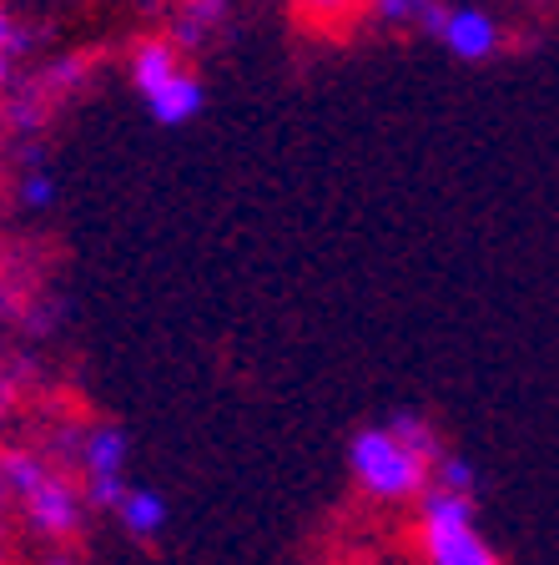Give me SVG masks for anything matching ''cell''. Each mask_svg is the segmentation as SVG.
I'll return each mask as SVG.
<instances>
[{"instance_id": "6da1fadb", "label": "cell", "mask_w": 559, "mask_h": 565, "mask_svg": "<svg viewBox=\"0 0 559 565\" xmlns=\"http://www.w3.org/2000/svg\"><path fill=\"white\" fill-rule=\"evenodd\" d=\"M348 475L378 505L419 500L433 484V465L423 455H413L388 424H368V429H358V435L348 439Z\"/></svg>"}, {"instance_id": "7a4b0ae2", "label": "cell", "mask_w": 559, "mask_h": 565, "mask_svg": "<svg viewBox=\"0 0 559 565\" xmlns=\"http://www.w3.org/2000/svg\"><path fill=\"white\" fill-rule=\"evenodd\" d=\"M439 46L449 51V56L459 61H490L499 56L504 46V25L494 21L490 11H479V6H449V15H443V31H439Z\"/></svg>"}, {"instance_id": "3957f363", "label": "cell", "mask_w": 559, "mask_h": 565, "mask_svg": "<svg viewBox=\"0 0 559 565\" xmlns=\"http://www.w3.org/2000/svg\"><path fill=\"white\" fill-rule=\"evenodd\" d=\"M82 490L71 480H61V475H51L46 484L35 494H25V520H31L41 535H51V541H71L76 530H82Z\"/></svg>"}, {"instance_id": "277c9868", "label": "cell", "mask_w": 559, "mask_h": 565, "mask_svg": "<svg viewBox=\"0 0 559 565\" xmlns=\"http://www.w3.org/2000/svg\"><path fill=\"white\" fill-rule=\"evenodd\" d=\"M423 565H499L474 525H419Z\"/></svg>"}, {"instance_id": "5b68a950", "label": "cell", "mask_w": 559, "mask_h": 565, "mask_svg": "<svg viewBox=\"0 0 559 565\" xmlns=\"http://www.w3.org/2000/svg\"><path fill=\"white\" fill-rule=\"evenodd\" d=\"M176 71H186V61H182V46H176L172 35H147V41H137L127 56V76L141 96H152L157 86H166Z\"/></svg>"}, {"instance_id": "8992f818", "label": "cell", "mask_w": 559, "mask_h": 565, "mask_svg": "<svg viewBox=\"0 0 559 565\" xmlns=\"http://www.w3.org/2000/svg\"><path fill=\"white\" fill-rule=\"evenodd\" d=\"M202 106H207V86H202V76L192 66L176 71L172 82L147 96V111H152V121H162V127H186Z\"/></svg>"}, {"instance_id": "52a82bcc", "label": "cell", "mask_w": 559, "mask_h": 565, "mask_svg": "<svg viewBox=\"0 0 559 565\" xmlns=\"http://www.w3.org/2000/svg\"><path fill=\"white\" fill-rule=\"evenodd\" d=\"M127 435H121L117 424H96V429H86L82 435V470L86 480H127Z\"/></svg>"}, {"instance_id": "ba28073f", "label": "cell", "mask_w": 559, "mask_h": 565, "mask_svg": "<svg viewBox=\"0 0 559 565\" xmlns=\"http://www.w3.org/2000/svg\"><path fill=\"white\" fill-rule=\"evenodd\" d=\"M117 520L137 535V541H157L166 525V500L157 490H147V484H131L127 500L117 505Z\"/></svg>"}, {"instance_id": "9c48e42d", "label": "cell", "mask_w": 559, "mask_h": 565, "mask_svg": "<svg viewBox=\"0 0 559 565\" xmlns=\"http://www.w3.org/2000/svg\"><path fill=\"white\" fill-rule=\"evenodd\" d=\"M419 525H474V494L429 484L419 494Z\"/></svg>"}, {"instance_id": "30bf717a", "label": "cell", "mask_w": 559, "mask_h": 565, "mask_svg": "<svg viewBox=\"0 0 559 565\" xmlns=\"http://www.w3.org/2000/svg\"><path fill=\"white\" fill-rule=\"evenodd\" d=\"M227 21V0H186L182 21H176V46H202L217 25Z\"/></svg>"}, {"instance_id": "8fae6325", "label": "cell", "mask_w": 559, "mask_h": 565, "mask_svg": "<svg viewBox=\"0 0 559 565\" xmlns=\"http://www.w3.org/2000/svg\"><path fill=\"white\" fill-rule=\"evenodd\" d=\"M0 480H6V490L11 494H35L41 484L51 480V470H46V459L41 455H31V449H11V455H0Z\"/></svg>"}, {"instance_id": "7c38bea8", "label": "cell", "mask_w": 559, "mask_h": 565, "mask_svg": "<svg viewBox=\"0 0 559 565\" xmlns=\"http://www.w3.org/2000/svg\"><path fill=\"white\" fill-rule=\"evenodd\" d=\"M388 429H394L398 439H404L408 449H413V455H423L433 465V470H439V459H443V449H439V435H433V424L423 419V414H394V419H388Z\"/></svg>"}, {"instance_id": "4fadbf2b", "label": "cell", "mask_w": 559, "mask_h": 565, "mask_svg": "<svg viewBox=\"0 0 559 565\" xmlns=\"http://www.w3.org/2000/svg\"><path fill=\"white\" fill-rule=\"evenodd\" d=\"M429 0H368V15L378 25H388V31H404V25H413L419 31V15Z\"/></svg>"}, {"instance_id": "5bb4252c", "label": "cell", "mask_w": 559, "mask_h": 565, "mask_svg": "<svg viewBox=\"0 0 559 565\" xmlns=\"http://www.w3.org/2000/svg\"><path fill=\"white\" fill-rule=\"evenodd\" d=\"M358 6H368V0H292V11L303 15L308 25H338V21H348Z\"/></svg>"}, {"instance_id": "9a60e30c", "label": "cell", "mask_w": 559, "mask_h": 565, "mask_svg": "<svg viewBox=\"0 0 559 565\" xmlns=\"http://www.w3.org/2000/svg\"><path fill=\"white\" fill-rule=\"evenodd\" d=\"M433 475H439L433 484H443V490H459V494H474V484H479L474 480V465H469V459H459V455H443Z\"/></svg>"}, {"instance_id": "2e32d148", "label": "cell", "mask_w": 559, "mask_h": 565, "mask_svg": "<svg viewBox=\"0 0 559 565\" xmlns=\"http://www.w3.org/2000/svg\"><path fill=\"white\" fill-rule=\"evenodd\" d=\"M21 202H25V207H51V202H56V177H51L46 167L25 172V182H21Z\"/></svg>"}, {"instance_id": "e0dca14e", "label": "cell", "mask_w": 559, "mask_h": 565, "mask_svg": "<svg viewBox=\"0 0 559 565\" xmlns=\"http://www.w3.org/2000/svg\"><path fill=\"white\" fill-rule=\"evenodd\" d=\"M131 484L127 480H86V500H92L96 510H117L121 500H127Z\"/></svg>"}, {"instance_id": "ac0fdd59", "label": "cell", "mask_w": 559, "mask_h": 565, "mask_svg": "<svg viewBox=\"0 0 559 565\" xmlns=\"http://www.w3.org/2000/svg\"><path fill=\"white\" fill-rule=\"evenodd\" d=\"M82 71H86L82 56H66V61H56V66L46 71V82L51 86H76V82H82Z\"/></svg>"}, {"instance_id": "d6986e66", "label": "cell", "mask_w": 559, "mask_h": 565, "mask_svg": "<svg viewBox=\"0 0 559 565\" xmlns=\"http://www.w3.org/2000/svg\"><path fill=\"white\" fill-rule=\"evenodd\" d=\"M21 46V35H15V21H11V11L0 6V51H15Z\"/></svg>"}, {"instance_id": "ffe728a7", "label": "cell", "mask_w": 559, "mask_h": 565, "mask_svg": "<svg viewBox=\"0 0 559 565\" xmlns=\"http://www.w3.org/2000/svg\"><path fill=\"white\" fill-rule=\"evenodd\" d=\"M6 82H11V51H0V92H6Z\"/></svg>"}, {"instance_id": "44dd1931", "label": "cell", "mask_w": 559, "mask_h": 565, "mask_svg": "<svg viewBox=\"0 0 559 565\" xmlns=\"http://www.w3.org/2000/svg\"><path fill=\"white\" fill-rule=\"evenodd\" d=\"M6 303H11V298H6V288H0V313H6Z\"/></svg>"}, {"instance_id": "7402d4cb", "label": "cell", "mask_w": 559, "mask_h": 565, "mask_svg": "<svg viewBox=\"0 0 559 565\" xmlns=\"http://www.w3.org/2000/svg\"><path fill=\"white\" fill-rule=\"evenodd\" d=\"M6 494H11V490H6V480H0V500H6Z\"/></svg>"}, {"instance_id": "603a6c76", "label": "cell", "mask_w": 559, "mask_h": 565, "mask_svg": "<svg viewBox=\"0 0 559 565\" xmlns=\"http://www.w3.org/2000/svg\"><path fill=\"white\" fill-rule=\"evenodd\" d=\"M0 545H6V535H0Z\"/></svg>"}]
</instances>
